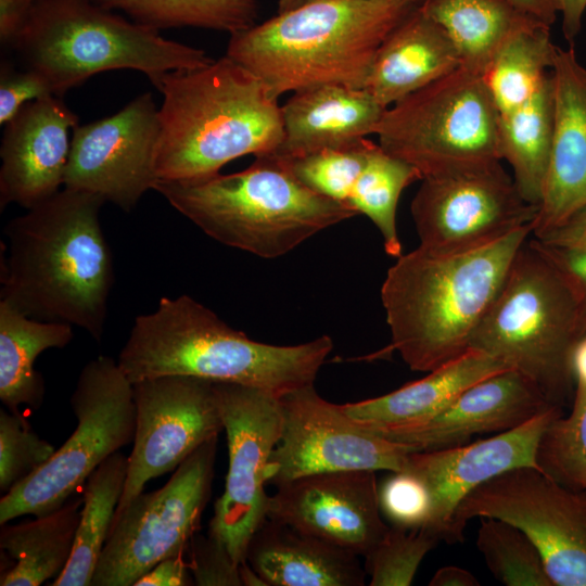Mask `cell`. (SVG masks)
Here are the masks:
<instances>
[{"mask_svg": "<svg viewBox=\"0 0 586 586\" xmlns=\"http://www.w3.org/2000/svg\"><path fill=\"white\" fill-rule=\"evenodd\" d=\"M105 201L63 189L10 220L1 300L24 315L103 336L114 281L99 214Z\"/></svg>", "mask_w": 586, "mask_h": 586, "instance_id": "cell-1", "label": "cell"}, {"mask_svg": "<svg viewBox=\"0 0 586 586\" xmlns=\"http://www.w3.org/2000/svg\"><path fill=\"white\" fill-rule=\"evenodd\" d=\"M332 349L328 335L298 345L254 341L192 297L180 295L162 297L154 311L136 317L117 364L132 384L187 375L281 397L314 384Z\"/></svg>", "mask_w": 586, "mask_h": 586, "instance_id": "cell-2", "label": "cell"}, {"mask_svg": "<svg viewBox=\"0 0 586 586\" xmlns=\"http://www.w3.org/2000/svg\"><path fill=\"white\" fill-rule=\"evenodd\" d=\"M533 232L528 225L484 247L436 254L420 246L387 270L381 301L392 342L411 370L430 372L469 351L472 332Z\"/></svg>", "mask_w": 586, "mask_h": 586, "instance_id": "cell-3", "label": "cell"}, {"mask_svg": "<svg viewBox=\"0 0 586 586\" xmlns=\"http://www.w3.org/2000/svg\"><path fill=\"white\" fill-rule=\"evenodd\" d=\"M153 85L163 94L157 180L211 176L238 157L272 154L282 142L278 99L228 55L168 72Z\"/></svg>", "mask_w": 586, "mask_h": 586, "instance_id": "cell-4", "label": "cell"}, {"mask_svg": "<svg viewBox=\"0 0 586 586\" xmlns=\"http://www.w3.org/2000/svg\"><path fill=\"white\" fill-rule=\"evenodd\" d=\"M412 0H316L230 35L229 58L275 98L321 86L365 89L382 41Z\"/></svg>", "mask_w": 586, "mask_h": 586, "instance_id": "cell-5", "label": "cell"}, {"mask_svg": "<svg viewBox=\"0 0 586 586\" xmlns=\"http://www.w3.org/2000/svg\"><path fill=\"white\" fill-rule=\"evenodd\" d=\"M153 190L211 238L263 258L357 215L302 184L273 153L238 173L157 180Z\"/></svg>", "mask_w": 586, "mask_h": 586, "instance_id": "cell-6", "label": "cell"}, {"mask_svg": "<svg viewBox=\"0 0 586 586\" xmlns=\"http://www.w3.org/2000/svg\"><path fill=\"white\" fill-rule=\"evenodd\" d=\"M585 334L586 316L575 294L528 238L472 332L469 349L522 373L564 409L574 398L573 359Z\"/></svg>", "mask_w": 586, "mask_h": 586, "instance_id": "cell-7", "label": "cell"}, {"mask_svg": "<svg viewBox=\"0 0 586 586\" xmlns=\"http://www.w3.org/2000/svg\"><path fill=\"white\" fill-rule=\"evenodd\" d=\"M11 49L59 97L106 71H139L154 84L168 72L214 61L204 50L166 39L92 0H36Z\"/></svg>", "mask_w": 586, "mask_h": 586, "instance_id": "cell-8", "label": "cell"}, {"mask_svg": "<svg viewBox=\"0 0 586 586\" xmlns=\"http://www.w3.org/2000/svg\"><path fill=\"white\" fill-rule=\"evenodd\" d=\"M498 119L483 77L460 66L386 107L375 135L423 179L500 163Z\"/></svg>", "mask_w": 586, "mask_h": 586, "instance_id": "cell-9", "label": "cell"}, {"mask_svg": "<svg viewBox=\"0 0 586 586\" xmlns=\"http://www.w3.org/2000/svg\"><path fill=\"white\" fill-rule=\"evenodd\" d=\"M77 426L36 472L0 500V524L62 507L89 475L135 437L132 383L117 361L99 356L81 369L71 396Z\"/></svg>", "mask_w": 586, "mask_h": 586, "instance_id": "cell-10", "label": "cell"}, {"mask_svg": "<svg viewBox=\"0 0 586 586\" xmlns=\"http://www.w3.org/2000/svg\"><path fill=\"white\" fill-rule=\"evenodd\" d=\"M217 441L202 444L163 487L142 492L114 515L91 586H133L161 560L188 552L212 495Z\"/></svg>", "mask_w": 586, "mask_h": 586, "instance_id": "cell-11", "label": "cell"}, {"mask_svg": "<svg viewBox=\"0 0 586 586\" xmlns=\"http://www.w3.org/2000/svg\"><path fill=\"white\" fill-rule=\"evenodd\" d=\"M495 518L537 547L553 586H586V491L563 486L536 467H518L481 484L457 507L450 544L472 518Z\"/></svg>", "mask_w": 586, "mask_h": 586, "instance_id": "cell-12", "label": "cell"}, {"mask_svg": "<svg viewBox=\"0 0 586 586\" xmlns=\"http://www.w3.org/2000/svg\"><path fill=\"white\" fill-rule=\"evenodd\" d=\"M229 464L225 489L216 500L208 534L233 560H246L252 536L267 519L268 466L282 431L280 397L242 384L214 382Z\"/></svg>", "mask_w": 586, "mask_h": 586, "instance_id": "cell-13", "label": "cell"}, {"mask_svg": "<svg viewBox=\"0 0 586 586\" xmlns=\"http://www.w3.org/2000/svg\"><path fill=\"white\" fill-rule=\"evenodd\" d=\"M538 207L521 196L513 178L498 163L423 178L410 211L420 247L436 254H457L533 226Z\"/></svg>", "mask_w": 586, "mask_h": 586, "instance_id": "cell-14", "label": "cell"}, {"mask_svg": "<svg viewBox=\"0 0 586 586\" xmlns=\"http://www.w3.org/2000/svg\"><path fill=\"white\" fill-rule=\"evenodd\" d=\"M280 405L282 431L268 466L275 486L323 472L402 471L413 451L352 420L314 384L281 396Z\"/></svg>", "mask_w": 586, "mask_h": 586, "instance_id": "cell-15", "label": "cell"}, {"mask_svg": "<svg viewBox=\"0 0 586 586\" xmlns=\"http://www.w3.org/2000/svg\"><path fill=\"white\" fill-rule=\"evenodd\" d=\"M136 408L133 447L115 514L139 496L145 484L176 470L202 444L224 431L214 382L164 375L132 384Z\"/></svg>", "mask_w": 586, "mask_h": 586, "instance_id": "cell-16", "label": "cell"}, {"mask_svg": "<svg viewBox=\"0 0 586 586\" xmlns=\"http://www.w3.org/2000/svg\"><path fill=\"white\" fill-rule=\"evenodd\" d=\"M158 109L150 92L119 112L73 129L65 189L131 211L157 181Z\"/></svg>", "mask_w": 586, "mask_h": 586, "instance_id": "cell-17", "label": "cell"}, {"mask_svg": "<svg viewBox=\"0 0 586 586\" xmlns=\"http://www.w3.org/2000/svg\"><path fill=\"white\" fill-rule=\"evenodd\" d=\"M269 496L267 518L366 557L390 526L381 518L375 471L301 476Z\"/></svg>", "mask_w": 586, "mask_h": 586, "instance_id": "cell-18", "label": "cell"}, {"mask_svg": "<svg viewBox=\"0 0 586 586\" xmlns=\"http://www.w3.org/2000/svg\"><path fill=\"white\" fill-rule=\"evenodd\" d=\"M563 410L553 406L514 429L475 443L409 453L404 470L419 476L432 497V517L425 528L450 544L453 517L459 504L498 474L518 467H536L539 438Z\"/></svg>", "mask_w": 586, "mask_h": 586, "instance_id": "cell-19", "label": "cell"}, {"mask_svg": "<svg viewBox=\"0 0 586 586\" xmlns=\"http://www.w3.org/2000/svg\"><path fill=\"white\" fill-rule=\"evenodd\" d=\"M78 116L59 95L26 103L5 125L0 148V208L35 207L63 186Z\"/></svg>", "mask_w": 586, "mask_h": 586, "instance_id": "cell-20", "label": "cell"}, {"mask_svg": "<svg viewBox=\"0 0 586 586\" xmlns=\"http://www.w3.org/2000/svg\"><path fill=\"white\" fill-rule=\"evenodd\" d=\"M551 407L531 380L510 369L472 384L425 422L377 433L413 451L443 449L514 429Z\"/></svg>", "mask_w": 586, "mask_h": 586, "instance_id": "cell-21", "label": "cell"}, {"mask_svg": "<svg viewBox=\"0 0 586 586\" xmlns=\"http://www.w3.org/2000/svg\"><path fill=\"white\" fill-rule=\"evenodd\" d=\"M553 133L534 238H542L586 207V67L573 48L558 47L550 69Z\"/></svg>", "mask_w": 586, "mask_h": 586, "instance_id": "cell-22", "label": "cell"}, {"mask_svg": "<svg viewBox=\"0 0 586 586\" xmlns=\"http://www.w3.org/2000/svg\"><path fill=\"white\" fill-rule=\"evenodd\" d=\"M385 110L366 89L321 85L294 91L281 105L283 138L273 154L292 158L353 146L375 135Z\"/></svg>", "mask_w": 586, "mask_h": 586, "instance_id": "cell-23", "label": "cell"}, {"mask_svg": "<svg viewBox=\"0 0 586 586\" xmlns=\"http://www.w3.org/2000/svg\"><path fill=\"white\" fill-rule=\"evenodd\" d=\"M460 66L447 33L417 7L382 41L365 89L388 107Z\"/></svg>", "mask_w": 586, "mask_h": 586, "instance_id": "cell-24", "label": "cell"}, {"mask_svg": "<svg viewBox=\"0 0 586 586\" xmlns=\"http://www.w3.org/2000/svg\"><path fill=\"white\" fill-rule=\"evenodd\" d=\"M245 561L267 586H364L367 574L357 555L268 518Z\"/></svg>", "mask_w": 586, "mask_h": 586, "instance_id": "cell-25", "label": "cell"}, {"mask_svg": "<svg viewBox=\"0 0 586 586\" xmlns=\"http://www.w3.org/2000/svg\"><path fill=\"white\" fill-rule=\"evenodd\" d=\"M506 370L510 368L500 360L469 349L420 380L341 408L352 420L374 432L411 426L442 412L472 384Z\"/></svg>", "mask_w": 586, "mask_h": 586, "instance_id": "cell-26", "label": "cell"}, {"mask_svg": "<svg viewBox=\"0 0 586 586\" xmlns=\"http://www.w3.org/2000/svg\"><path fill=\"white\" fill-rule=\"evenodd\" d=\"M73 337V326L30 318L0 300V399L10 412L23 417L20 406H41L44 382L35 359L46 349L64 348Z\"/></svg>", "mask_w": 586, "mask_h": 586, "instance_id": "cell-27", "label": "cell"}, {"mask_svg": "<svg viewBox=\"0 0 586 586\" xmlns=\"http://www.w3.org/2000/svg\"><path fill=\"white\" fill-rule=\"evenodd\" d=\"M81 498L17 524H1L0 547L15 564L2 573L1 586H39L67 565L79 524Z\"/></svg>", "mask_w": 586, "mask_h": 586, "instance_id": "cell-28", "label": "cell"}, {"mask_svg": "<svg viewBox=\"0 0 586 586\" xmlns=\"http://www.w3.org/2000/svg\"><path fill=\"white\" fill-rule=\"evenodd\" d=\"M420 7L447 33L461 66L481 76L512 36L544 25L504 0H428Z\"/></svg>", "mask_w": 586, "mask_h": 586, "instance_id": "cell-29", "label": "cell"}, {"mask_svg": "<svg viewBox=\"0 0 586 586\" xmlns=\"http://www.w3.org/2000/svg\"><path fill=\"white\" fill-rule=\"evenodd\" d=\"M553 133L551 76L528 101L499 114L497 144L499 158L513 170L521 196L539 206L547 176Z\"/></svg>", "mask_w": 586, "mask_h": 586, "instance_id": "cell-30", "label": "cell"}, {"mask_svg": "<svg viewBox=\"0 0 586 586\" xmlns=\"http://www.w3.org/2000/svg\"><path fill=\"white\" fill-rule=\"evenodd\" d=\"M127 470L128 457L116 451L89 475L84 484L82 509L71 559L49 585L91 586L124 492Z\"/></svg>", "mask_w": 586, "mask_h": 586, "instance_id": "cell-31", "label": "cell"}, {"mask_svg": "<svg viewBox=\"0 0 586 586\" xmlns=\"http://www.w3.org/2000/svg\"><path fill=\"white\" fill-rule=\"evenodd\" d=\"M549 28L539 24L517 33L482 75L499 114L528 101L549 77L558 49Z\"/></svg>", "mask_w": 586, "mask_h": 586, "instance_id": "cell-32", "label": "cell"}, {"mask_svg": "<svg viewBox=\"0 0 586 586\" xmlns=\"http://www.w3.org/2000/svg\"><path fill=\"white\" fill-rule=\"evenodd\" d=\"M106 10H120L135 23L155 30L198 27L230 35L257 24L256 0H92Z\"/></svg>", "mask_w": 586, "mask_h": 586, "instance_id": "cell-33", "label": "cell"}, {"mask_svg": "<svg viewBox=\"0 0 586 586\" xmlns=\"http://www.w3.org/2000/svg\"><path fill=\"white\" fill-rule=\"evenodd\" d=\"M421 179L417 168L373 143L348 199L357 214L366 215L374 224L386 254L395 258L403 255L396 225L398 201L408 186Z\"/></svg>", "mask_w": 586, "mask_h": 586, "instance_id": "cell-34", "label": "cell"}, {"mask_svg": "<svg viewBox=\"0 0 586 586\" xmlns=\"http://www.w3.org/2000/svg\"><path fill=\"white\" fill-rule=\"evenodd\" d=\"M537 469L574 491H586V383L576 382L568 416L543 432L535 455Z\"/></svg>", "mask_w": 586, "mask_h": 586, "instance_id": "cell-35", "label": "cell"}, {"mask_svg": "<svg viewBox=\"0 0 586 586\" xmlns=\"http://www.w3.org/2000/svg\"><path fill=\"white\" fill-rule=\"evenodd\" d=\"M476 547L500 583L507 586H553L537 547L515 525L495 518H481Z\"/></svg>", "mask_w": 586, "mask_h": 586, "instance_id": "cell-36", "label": "cell"}, {"mask_svg": "<svg viewBox=\"0 0 586 586\" xmlns=\"http://www.w3.org/2000/svg\"><path fill=\"white\" fill-rule=\"evenodd\" d=\"M373 143L366 138L349 148L324 149L292 158L277 156L309 190L348 205L351 193Z\"/></svg>", "mask_w": 586, "mask_h": 586, "instance_id": "cell-37", "label": "cell"}, {"mask_svg": "<svg viewBox=\"0 0 586 586\" xmlns=\"http://www.w3.org/2000/svg\"><path fill=\"white\" fill-rule=\"evenodd\" d=\"M440 538L430 530L392 525L365 557L370 586H409L420 563Z\"/></svg>", "mask_w": 586, "mask_h": 586, "instance_id": "cell-38", "label": "cell"}, {"mask_svg": "<svg viewBox=\"0 0 586 586\" xmlns=\"http://www.w3.org/2000/svg\"><path fill=\"white\" fill-rule=\"evenodd\" d=\"M55 453L24 417L0 409V491L10 492L42 467Z\"/></svg>", "mask_w": 586, "mask_h": 586, "instance_id": "cell-39", "label": "cell"}, {"mask_svg": "<svg viewBox=\"0 0 586 586\" xmlns=\"http://www.w3.org/2000/svg\"><path fill=\"white\" fill-rule=\"evenodd\" d=\"M381 512L392 525L404 528L426 527L433 510L431 493L413 473L391 472L379 486Z\"/></svg>", "mask_w": 586, "mask_h": 586, "instance_id": "cell-40", "label": "cell"}, {"mask_svg": "<svg viewBox=\"0 0 586 586\" xmlns=\"http://www.w3.org/2000/svg\"><path fill=\"white\" fill-rule=\"evenodd\" d=\"M187 553L194 585L243 586L239 564L217 538L196 533L191 538Z\"/></svg>", "mask_w": 586, "mask_h": 586, "instance_id": "cell-41", "label": "cell"}, {"mask_svg": "<svg viewBox=\"0 0 586 586\" xmlns=\"http://www.w3.org/2000/svg\"><path fill=\"white\" fill-rule=\"evenodd\" d=\"M55 95L50 84L38 73L17 69L9 62L0 68V123L7 125L28 102Z\"/></svg>", "mask_w": 586, "mask_h": 586, "instance_id": "cell-42", "label": "cell"}, {"mask_svg": "<svg viewBox=\"0 0 586 586\" xmlns=\"http://www.w3.org/2000/svg\"><path fill=\"white\" fill-rule=\"evenodd\" d=\"M530 241L565 279L586 316V249Z\"/></svg>", "mask_w": 586, "mask_h": 586, "instance_id": "cell-43", "label": "cell"}, {"mask_svg": "<svg viewBox=\"0 0 586 586\" xmlns=\"http://www.w3.org/2000/svg\"><path fill=\"white\" fill-rule=\"evenodd\" d=\"M194 579L183 555L165 558L139 577L133 586H191Z\"/></svg>", "mask_w": 586, "mask_h": 586, "instance_id": "cell-44", "label": "cell"}, {"mask_svg": "<svg viewBox=\"0 0 586 586\" xmlns=\"http://www.w3.org/2000/svg\"><path fill=\"white\" fill-rule=\"evenodd\" d=\"M36 0H0V42L12 48L25 27Z\"/></svg>", "mask_w": 586, "mask_h": 586, "instance_id": "cell-45", "label": "cell"}, {"mask_svg": "<svg viewBox=\"0 0 586 586\" xmlns=\"http://www.w3.org/2000/svg\"><path fill=\"white\" fill-rule=\"evenodd\" d=\"M543 242L586 249V207L542 238Z\"/></svg>", "mask_w": 586, "mask_h": 586, "instance_id": "cell-46", "label": "cell"}, {"mask_svg": "<svg viewBox=\"0 0 586 586\" xmlns=\"http://www.w3.org/2000/svg\"><path fill=\"white\" fill-rule=\"evenodd\" d=\"M517 11L550 27L560 13L559 0H504Z\"/></svg>", "mask_w": 586, "mask_h": 586, "instance_id": "cell-47", "label": "cell"}, {"mask_svg": "<svg viewBox=\"0 0 586 586\" xmlns=\"http://www.w3.org/2000/svg\"><path fill=\"white\" fill-rule=\"evenodd\" d=\"M562 15V33L572 44L581 30L586 0H559Z\"/></svg>", "mask_w": 586, "mask_h": 586, "instance_id": "cell-48", "label": "cell"}, {"mask_svg": "<svg viewBox=\"0 0 586 586\" xmlns=\"http://www.w3.org/2000/svg\"><path fill=\"white\" fill-rule=\"evenodd\" d=\"M430 586H477V578L468 570L447 565L436 571L431 578Z\"/></svg>", "mask_w": 586, "mask_h": 586, "instance_id": "cell-49", "label": "cell"}, {"mask_svg": "<svg viewBox=\"0 0 586 586\" xmlns=\"http://www.w3.org/2000/svg\"><path fill=\"white\" fill-rule=\"evenodd\" d=\"M573 367L576 382L586 383V334L575 351Z\"/></svg>", "mask_w": 586, "mask_h": 586, "instance_id": "cell-50", "label": "cell"}, {"mask_svg": "<svg viewBox=\"0 0 586 586\" xmlns=\"http://www.w3.org/2000/svg\"><path fill=\"white\" fill-rule=\"evenodd\" d=\"M239 572L243 586H267L246 561L239 564Z\"/></svg>", "mask_w": 586, "mask_h": 586, "instance_id": "cell-51", "label": "cell"}, {"mask_svg": "<svg viewBox=\"0 0 586 586\" xmlns=\"http://www.w3.org/2000/svg\"><path fill=\"white\" fill-rule=\"evenodd\" d=\"M316 0H279L278 1V13L288 12L300 7H303L307 3H310Z\"/></svg>", "mask_w": 586, "mask_h": 586, "instance_id": "cell-52", "label": "cell"}, {"mask_svg": "<svg viewBox=\"0 0 586 586\" xmlns=\"http://www.w3.org/2000/svg\"><path fill=\"white\" fill-rule=\"evenodd\" d=\"M413 3L418 7L422 5L424 2H426L428 0H412Z\"/></svg>", "mask_w": 586, "mask_h": 586, "instance_id": "cell-53", "label": "cell"}]
</instances>
